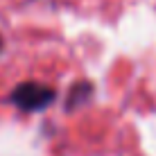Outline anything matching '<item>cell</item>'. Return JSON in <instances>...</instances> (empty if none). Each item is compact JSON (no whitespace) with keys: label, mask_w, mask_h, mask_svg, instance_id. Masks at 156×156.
I'll use <instances>...</instances> for the list:
<instances>
[{"label":"cell","mask_w":156,"mask_h":156,"mask_svg":"<svg viewBox=\"0 0 156 156\" xmlns=\"http://www.w3.org/2000/svg\"><path fill=\"white\" fill-rule=\"evenodd\" d=\"M9 100L23 111H43L55 100V90L39 82H25V84L16 86V90L12 93Z\"/></svg>","instance_id":"6da1fadb"},{"label":"cell","mask_w":156,"mask_h":156,"mask_svg":"<svg viewBox=\"0 0 156 156\" xmlns=\"http://www.w3.org/2000/svg\"><path fill=\"white\" fill-rule=\"evenodd\" d=\"M88 95H90V84H86V82L77 84V86L73 88L70 98H68V109H75L77 104L86 102V100H88Z\"/></svg>","instance_id":"7a4b0ae2"},{"label":"cell","mask_w":156,"mask_h":156,"mask_svg":"<svg viewBox=\"0 0 156 156\" xmlns=\"http://www.w3.org/2000/svg\"><path fill=\"white\" fill-rule=\"evenodd\" d=\"M0 45H2V41H0Z\"/></svg>","instance_id":"3957f363"}]
</instances>
